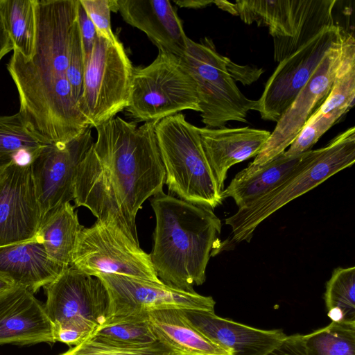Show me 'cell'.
<instances>
[{"mask_svg": "<svg viewBox=\"0 0 355 355\" xmlns=\"http://www.w3.org/2000/svg\"><path fill=\"white\" fill-rule=\"evenodd\" d=\"M307 355H355V322H333L303 335Z\"/></svg>", "mask_w": 355, "mask_h": 355, "instance_id": "cell-28", "label": "cell"}, {"mask_svg": "<svg viewBox=\"0 0 355 355\" xmlns=\"http://www.w3.org/2000/svg\"><path fill=\"white\" fill-rule=\"evenodd\" d=\"M0 12L12 51L30 59L34 54L36 35L35 0H0Z\"/></svg>", "mask_w": 355, "mask_h": 355, "instance_id": "cell-26", "label": "cell"}, {"mask_svg": "<svg viewBox=\"0 0 355 355\" xmlns=\"http://www.w3.org/2000/svg\"><path fill=\"white\" fill-rule=\"evenodd\" d=\"M94 142L89 127L67 144L46 145L31 164L42 220L57 207L73 200L77 167Z\"/></svg>", "mask_w": 355, "mask_h": 355, "instance_id": "cell-15", "label": "cell"}, {"mask_svg": "<svg viewBox=\"0 0 355 355\" xmlns=\"http://www.w3.org/2000/svg\"><path fill=\"white\" fill-rule=\"evenodd\" d=\"M133 69L120 40L110 42L96 35L85 63L78 103L91 128L111 120L127 107Z\"/></svg>", "mask_w": 355, "mask_h": 355, "instance_id": "cell-9", "label": "cell"}, {"mask_svg": "<svg viewBox=\"0 0 355 355\" xmlns=\"http://www.w3.org/2000/svg\"><path fill=\"white\" fill-rule=\"evenodd\" d=\"M123 20L144 32L157 46L181 57L188 37L175 8L168 0H117Z\"/></svg>", "mask_w": 355, "mask_h": 355, "instance_id": "cell-20", "label": "cell"}, {"mask_svg": "<svg viewBox=\"0 0 355 355\" xmlns=\"http://www.w3.org/2000/svg\"><path fill=\"white\" fill-rule=\"evenodd\" d=\"M343 32L336 25L327 28L278 64L257 100L255 111L262 119H279Z\"/></svg>", "mask_w": 355, "mask_h": 355, "instance_id": "cell-14", "label": "cell"}, {"mask_svg": "<svg viewBox=\"0 0 355 355\" xmlns=\"http://www.w3.org/2000/svg\"><path fill=\"white\" fill-rule=\"evenodd\" d=\"M77 19L82 39L85 63H86L92 53L97 35L94 25L87 16L79 0L77 11Z\"/></svg>", "mask_w": 355, "mask_h": 355, "instance_id": "cell-34", "label": "cell"}, {"mask_svg": "<svg viewBox=\"0 0 355 355\" xmlns=\"http://www.w3.org/2000/svg\"><path fill=\"white\" fill-rule=\"evenodd\" d=\"M155 135L168 191L212 210L224 200L203 149L198 127L182 113L158 121Z\"/></svg>", "mask_w": 355, "mask_h": 355, "instance_id": "cell-5", "label": "cell"}, {"mask_svg": "<svg viewBox=\"0 0 355 355\" xmlns=\"http://www.w3.org/2000/svg\"><path fill=\"white\" fill-rule=\"evenodd\" d=\"M43 288L44 308L53 331L72 330L87 340L105 322L109 295L98 277L69 267Z\"/></svg>", "mask_w": 355, "mask_h": 355, "instance_id": "cell-10", "label": "cell"}, {"mask_svg": "<svg viewBox=\"0 0 355 355\" xmlns=\"http://www.w3.org/2000/svg\"><path fill=\"white\" fill-rule=\"evenodd\" d=\"M78 0H35L36 35L30 59L17 51L7 64L26 125L42 143L67 144L89 126L68 81V46Z\"/></svg>", "mask_w": 355, "mask_h": 355, "instance_id": "cell-2", "label": "cell"}, {"mask_svg": "<svg viewBox=\"0 0 355 355\" xmlns=\"http://www.w3.org/2000/svg\"><path fill=\"white\" fill-rule=\"evenodd\" d=\"M266 355H307L303 335L286 336L281 343Z\"/></svg>", "mask_w": 355, "mask_h": 355, "instance_id": "cell-35", "label": "cell"}, {"mask_svg": "<svg viewBox=\"0 0 355 355\" xmlns=\"http://www.w3.org/2000/svg\"><path fill=\"white\" fill-rule=\"evenodd\" d=\"M336 0H241L235 15L247 24L268 28L274 60L279 63L326 28L334 25Z\"/></svg>", "mask_w": 355, "mask_h": 355, "instance_id": "cell-6", "label": "cell"}, {"mask_svg": "<svg viewBox=\"0 0 355 355\" xmlns=\"http://www.w3.org/2000/svg\"><path fill=\"white\" fill-rule=\"evenodd\" d=\"M324 299L333 322H355V267H338L326 284Z\"/></svg>", "mask_w": 355, "mask_h": 355, "instance_id": "cell-27", "label": "cell"}, {"mask_svg": "<svg viewBox=\"0 0 355 355\" xmlns=\"http://www.w3.org/2000/svg\"><path fill=\"white\" fill-rule=\"evenodd\" d=\"M85 65L82 39L76 19L69 37L67 75L71 96L77 107L83 90Z\"/></svg>", "mask_w": 355, "mask_h": 355, "instance_id": "cell-32", "label": "cell"}, {"mask_svg": "<svg viewBox=\"0 0 355 355\" xmlns=\"http://www.w3.org/2000/svg\"><path fill=\"white\" fill-rule=\"evenodd\" d=\"M310 150L293 155L284 153L247 174L239 172L223 191V198H232L239 208L272 191L304 164Z\"/></svg>", "mask_w": 355, "mask_h": 355, "instance_id": "cell-24", "label": "cell"}, {"mask_svg": "<svg viewBox=\"0 0 355 355\" xmlns=\"http://www.w3.org/2000/svg\"><path fill=\"white\" fill-rule=\"evenodd\" d=\"M3 168L0 170V178H1V173H2V170H3Z\"/></svg>", "mask_w": 355, "mask_h": 355, "instance_id": "cell-41", "label": "cell"}, {"mask_svg": "<svg viewBox=\"0 0 355 355\" xmlns=\"http://www.w3.org/2000/svg\"><path fill=\"white\" fill-rule=\"evenodd\" d=\"M13 50V46L5 28L0 12V60L2 58Z\"/></svg>", "mask_w": 355, "mask_h": 355, "instance_id": "cell-38", "label": "cell"}, {"mask_svg": "<svg viewBox=\"0 0 355 355\" xmlns=\"http://www.w3.org/2000/svg\"><path fill=\"white\" fill-rule=\"evenodd\" d=\"M354 100L355 40L353 34L345 32L343 59L331 90L284 154L293 156L311 150L319 139L354 105Z\"/></svg>", "mask_w": 355, "mask_h": 355, "instance_id": "cell-17", "label": "cell"}, {"mask_svg": "<svg viewBox=\"0 0 355 355\" xmlns=\"http://www.w3.org/2000/svg\"><path fill=\"white\" fill-rule=\"evenodd\" d=\"M40 152L28 148H21L13 153L11 157V162L21 167L30 166Z\"/></svg>", "mask_w": 355, "mask_h": 355, "instance_id": "cell-37", "label": "cell"}, {"mask_svg": "<svg viewBox=\"0 0 355 355\" xmlns=\"http://www.w3.org/2000/svg\"><path fill=\"white\" fill-rule=\"evenodd\" d=\"M148 321L157 341L173 355H228L196 329L183 310L151 312Z\"/></svg>", "mask_w": 355, "mask_h": 355, "instance_id": "cell-23", "label": "cell"}, {"mask_svg": "<svg viewBox=\"0 0 355 355\" xmlns=\"http://www.w3.org/2000/svg\"><path fill=\"white\" fill-rule=\"evenodd\" d=\"M183 312L196 329L228 355H266L286 336L282 329H257L221 318L214 311Z\"/></svg>", "mask_w": 355, "mask_h": 355, "instance_id": "cell-19", "label": "cell"}, {"mask_svg": "<svg viewBox=\"0 0 355 355\" xmlns=\"http://www.w3.org/2000/svg\"><path fill=\"white\" fill-rule=\"evenodd\" d=\"M74 208L67 202L49 213L37 233L49 258L64 268L71 267L76 237L83 227Z\"/></svg>", "mask_w": 355, "mask_h": 355, "instance_id": "cell-25", "label": "cell"}, {"mask_svg": "<svg viewBox=\"0 0 355 355\" xmlns=\"http://www.w3.org/2000/svg\"><path fill=\"white\" fill-rule=\"evenodd\" d=\"M14 285L7 279L4 278L1 275H0V294L3 293L4 291L11 288Z\"/></svg>", "mask_w": 355, "mask_h": 355, "instance_id": "cell-40", "label": "cell"}, {"mask_svg": "<svg viewBox=\"0 0 355 355\" xmlns=\"http://www.w3.org/2000/svg\"><path fill=\"white\" fill-rule=\"evenodd\" d=\"M127 112L141 121H159L200 111L197 86L180 57L159 49L148 66L134 68Z\"/></svg>", "mask_w": 355, "mask_h": 355, "instance_id": "cell-7", "label": "cell"}, {"mask_svg": "<svg viewBox=\"0 0 355 355\" xmlns=\"http://www.w3.org/2000/svg\"><path fill=\"white\" fill-rule=\"evenodd\" d=\"M355 162V128L336 135L324 147L311 150L304 164L278 187L239 208L225 219L236 243L250 242L257 227L291 201L307 193Z\"/></svg>", "mask_w": 355, "mask_h": 355, "instance_id": "cell-4", "label": "cell"}, {"mask_svg": "<svg viewBox=\"0 0 355 355\" xmlns=\"http://www.w3.org/2000/svg\"><path fill=\"white\" fill-rule=\"evenodd\" d=\"M155 216L151 262L159 279L194 292L206 280V269L221 233L220 220L210 208L162 191L150 199Z\"/></svg>", "mask_w": 355, "mask_h": 355, "instance_id": "cell-3", "label": "cell"}, {"mask_svg": "<svg viewBox=\"0 0 355 355\" xmlns=\"http://www.w3.org/2000/svg\"><path fill=\"white\" fill-rule=\"evenodd\" d=\"M67 269L49 258L37 236L31 241L0 246V275L33 293Z\"/></svg>", "mask_w": 355, "mask_h": 355, "instance_id": "cell-22", "label": "cell"}, {"mask_svg": "<svg viewBox=\"0 0 355 355\" xmlns=\"http://www.w3.org/2000/svg\"><path fill=\"white\" fill-rule=\"evenodd\" d=\"M42 221L31 165L10 162L0 178V246L35 239Z\"/></svg>", "mask_w": 355, "mask_h": 355, "instance_id": "cell-16", "label": "cell"}, {"mask_svg": "<svg viewBox=\"0 0 355 355\" xmlns=\"http://www.w3.org/2000/svg\"><path fill=\"white\" fill-rule=\"evenodd\" d=\"M175 3L182 8H200L213 3V1L174 0Z\"/></svg>", "mask_w": 355, "mask_h": 355, "instance_id": "cell-39", "label": "cell"}, {"mask_svg": "<svg viewBox=\"0 0 355 355\" xmlns=\"http://www.w3.org/2000/svg\"><path fill=\"white\" fill-rule=\"evenodd\" d=\"M92 336L126 346H142L157 342L148 319L104 324Z\"/></svg>", "mask_w": 355, "mask_h": 355, "instance_id": "cell-30", "label": "cell"}, {"mask_svg": "<svg viewBox=\"0 0 355 355\" xmlns=\"http://www.w3.org/2000/svg\"><path fill=\"white\" fill-rule=\"evenodd\" d=\"M94 25L96 35L110 42L118 38L114 34L110 21V0H79Z\"/></svg>", "mask_w": 355, "mask_h": 355, "instance_id": "cell-33", "label": "cell"}, {"mask_svg": "<svg viewBox=\"0 0 355 355\" xmlns=\"http://www.w3.org/2000/svg\"><path fill=\"white\" fill-rule=\"evenodd\" d=\"M343 31L306 84L277 121L275 129L254 160L240 172L250 173L286 151L315 110L328 96L343 55Z\"/></svg>", "mask_w": 355, "mask_h": 355, "instance_id": "cell-13", "label": "cell"}, {"mask_svg": "<svg viewBox=\"0 0 355 355\" xmlns=\"http://www.w3.org/2000/svg\"><path fill=\"white\" fill-rule=\"evenodd\" d=\"M47 144L28 129L19 112L0 116V170L11 162V157L21 148L39 152Z\"/></svg>", "mask_w": 355, "mask_h": 355, "instance_id": "cell-29", "label": "cell"}, {"mask_svg": "<svg viewBox=\"0 0 355 355\" xmlns=\"http://www.w3.org/2000/svg\"><path fill=\"white\" fill-rule=\"evenodd\" d=\"M170 355H173V354H170Z\"/></svg>", "mask_w": 355, "mask_h": 355, "instance_id": "cell-43", "label": "cell"}, {"mask_svg": "<svg viewBox=\"0 0 355 355\" xmlns=\"http://www.w3.org/2000/svg\"><path fill=\"white\" fill-rule=\"evenodd\" d=\"M137 127L119 116L95 128L97 139L79 163L75 207H85L97 220L139 245L136 216L143 203L163 191L165 170L155 126Z\"/></svg>", "mask_w": 355, "mask_h": 355, "instance_id": "cell-1", "label": "cell"}, {"mask_svg": "<svg viewBox=\"0 0 355 355\" xmlns=\"http://www.w3.org/2000/svg\"><path fill=\"white\" fill-rule=\"evenodd\" d=\"M197 86L200 113L205 127H225L231 121L247 122L250 110H256L257 100L247 98L239 89L227 67V57L216 50L207 37L196 42L188 38L180 57Z\"/></svg>", "mask_w": 355, "mask_h": 355, "instance_id": "cell-8", "label": "cell"}, {"mask_svg": "<svg viewBox=\"0 0 355 355\" xmlns=\"http://www.w3.org/2000/svg\"><path fill=\"white\" fill-rule=\"evenodd\" d=\"M71 267L92 276L119 275L161 282L150 254L119 230L98 220L79 230Z\"/></svg>", "mask_w": 355, "mask_h": 355, "instance_id": "cell-11", "label": "cell"}, {"mask_svg": "<svg viewBox=\"0 0 355 355\" xmlns=\"http://www.w3.org/2000/svg\"><path fill=\"white\" fill-rule=\"evenodd\" d=\"M54 343L44 304L28 289L14 286L0 294V345Z\"/></svg>", "mask_w": 355, "mask_h": 355, "instance_id": "cell-18", "label": "cell"}, {"mask_svg": "<svg viewBox=\"0 0 355 355\" xmlns=\"http://www.w3.org/2000/svg\"><path fill=\"white\" fill-rule=\"evenodd\" d=\"M109 295V307L103 325L126 320H146L148 314L161 310L214 311L211 296L181 291L161 282L119 275L101 274Z\"/></svg>", "mask_w": 355, "mask_h": 355, "instance_id": "cell-12", "label": "cell"}, {"mask_svg": "<svg viewBox=\"0 0 355 355\" xmlns=\"http://www.w3.org/2000/svg\"><path fill=\"white\" fill-rule=\"evenodd\" d=\"M205 155L223 191L227 171L233 165L256 157L270 136L266 130L242 128H198Z\"/></svg>", "mask_w": 355, "mask_h": 355, "instance_id": "cell-21", "label": "cell"}, {"mask_svg": "<svg viewBox=\"0 0 355 355\" xmlns=\"http://www.w3.org/2000/svg\"><path fill=\"white\" fill-rule=\"evenodd\" d=\"M158 342L142 346H126L91 336L81 344L71 347L64 355H170Z\"/></svg>", "mask_w": 355, "mask_h": 355, "instance_id": "cell-31", "label": "cell"}, {"mask_svg": "<svg viewBox=\"0 0 355 355\" xmlns=\"http://www.w3.org/2000/svg\"><path fill=\"white\" fill-rule=\"evenodd\" d=\"M227 67L233 79L239 80L243 85L251 84L257 80L263 73L261 69L249 66H240L234 63L228 58H227Z\"/></svg>", "mask_w": 355, "mask_h": 355, "instance_id": "cell-36", "label": "cell"}, {"mask_svg": "<svg viewBox=\"0 0 355 355\" xmlns=\"http://www.w3.org/2000/svg\"><path fill=\"white\" fill-rule=\"evenodd\" d=\"M60 355H64V353H63V354H60Z\"/></svg>", "mask_w": 355, "mask_h": 355, "instance_id": "cell-42", "label": "cell"}]
</instances>
